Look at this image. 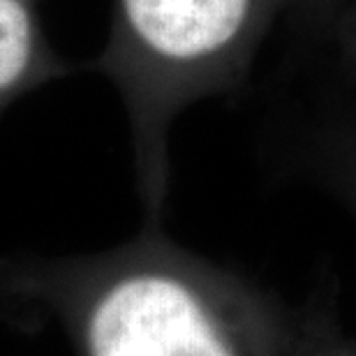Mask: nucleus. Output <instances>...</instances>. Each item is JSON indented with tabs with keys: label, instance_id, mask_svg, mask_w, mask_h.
Masks as SVG:
<instances>
[{
	"label": "nucleus",
	"instance_id": "obj_1",
	"mask_svg": "<svg viewBox=\"0 0 356 356\" xmlns=\"http://www.w3.org/2000/svg\"><path fill=\"white\" fill-rule=\"evenodd\" d=\"M0 319L56 331L74 356H294L301 343L259 284L151 222L106 250L3 257Z\"/></svg>",
	"mask_w": 356,
	"mask_h": 356
},
{
	"label": "nucleus",
	"instance_id": "obj_2",
	"mask_svg": "<svg viewBox=\"0 0 356 356\" xmlns=\"http://www.w3.org/2000/svg\"><path fill=\"white\" fill-rule=\"evenodd\" d=\"M287 5L289 0H113L109 40L92 67L123 99L144 222L165 225L176 118L245 79Z\"/></svg>",
	"mask_w": 356,
	"mask_h": 356
},
{
	"label": "nucleus",
	"instance_id": "obj_3",
	"mask_svg": "<svg viewBox=\"0 0 356 356\" xmlns=\"http://www.w3.org/2000/svg\"><path fill=\"white\" fill-rule=\"evenodd\" d=\"M70 72L72 65L49 44L38 0H0V111Z\"/></svg>",
	"mask_w": 356,
	"mask_h": 356
},
{
	"label": "nucleus",
	"instance_id": "obj_4",
	"mask_svg": "<svg viewBox=\"0 0 356 356\" xmlns=\"http://www.w3.org/2000/svg\"><path fill=\"white\" fill-rule=\"evenodd\" d=\"M303 167L356 220V111L331 109L305 127Z\"/></svg>",
	"mask_w": 356,
	"mask_h": 356
},
{
	"label": "nucleus",
	"instance_id": "obj_5",
	"mask_svg": "<svg viewBox=\"0 0 356 356\" xmlns=\"http://www.w3.org/2000/svg\"><path fill=\"white\" fill-rule=\"evenodd\" d=\"M287 10L303 19L336 72L356 88V0H289Z\"/></svg>",
	"mask_w": 356,
	"mask_h": 356
},
{
	"label": "nucleus",
	"instance_id": "obj_6",
	"mask_svg": "<svg viewBox=\"0 0 356 356\" xmlns=\"http://www.w3.org/2000/svg\"><path fill=\"white\" fill-rule=\"evenodd\" d=\"M294 356H356V345L333 338H317V333H312L298 343Z\"/></svg>",
	"mask_w": 356,
	"mask_h": 356
}]
</instances>
